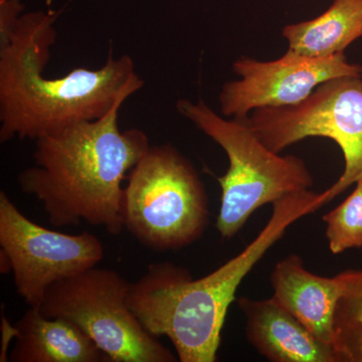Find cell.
<instances>
[{"label": "cell", "mask_w": 362, "mask_h": 362, "mask_svg": "<svg viewBox=\"0 0 362 362\" xmlns=\"http://www.w3.org/2000/svg\"><path fill=\"white\" fill-rule=\"evenodd\" d=\"M243 121L277 153L308 137H325L337 143L344 157V170L322 192L325 204L362 177L361 78H331L301 103L257 109Z\"/></svg>", "instance_id": "52a82bcc"}, {"label": "cell", "mask_w": 362, "mask_h": 362, "mask_svg": "<svg viewBox=\"0 0 362 362\" xmlns=\"http://www.w3.org/2000/svg\"><path fill=\"white\" fill-rule=\"evenodd\" d=\"M0 247L11 262L18 294L33 308H39L52 284L96 267L104 258L103 244L96 235L42 228L26 218L4 192H0Z\"/></svg>", "instance_id": "ba28073f"}, {"label": "cell", "mask_w": 362, "mask_h": 362, "mask_svg": "<svg viewBox=\"0 0 362 362\" xmlns=\"http://www.w3.org/2000/svg\"><path fill=\"white\" fill-rule=\"evenodd\" d=\"M2 351H1V358L4 354V361H7L8 359L6 356V349L7 346H8L9 341H11L13 338H16V326H11L9 323L7 322L6 317L2 318Z\"/></svg>", "instance_id": "e0dca14e"}, {"label": "cell", "mask_w": 362, "mask_h": 362, "mask_svg": "<svg viewBox=\"0 0 362 362\" xmlns=\"http://www.w3.org/2000/svg\"><path fill=\"white\" fill-rule=\"evenodd\" d=\"M120 100L106 116L35 140V164L18 176L21 192L42 202L54 226L124 230L122 181L150 147L142 130L121 131Z\"/></svg>", "instance_id": "7a4b0ae2"}, {"label": "cell", "mask_w": 362, "mask_h": 362, "mask_svg": "<svg viewBox=\"0 0 362 362\" xmlns=\"http://www.w3.org/2000/svg\"><path fill=\"white\" fill-rule=\"evenodd\" d=\"M341 295L333 322V349L339 362H362V269L338 274Z\"/></svg>", "instance_id": "5bb4252c"}, {"label": "cell", "mask_w": 362, "mask_h": 362, "mask_svg": "<svg viewBox=\"0 0 362 362\" xmlns=\"http://www.w3.org/2000/svg\"><path fill=\"white\" fill-rule=\"evenodd\" d=\"M273 207L256 239L206 277L194 280L185 268L162 262L130 284L131 310L150 334L170 340L181 362L216 361L226 313L240 283L290 226L320 209L319 194L303 190Z\"/></svg>", "instance_id": "3957f363"}, {"label": "cell", "mask_w": 362, "mask_h": 362, "mask_svg": "<svg viewBox=\"0 0 362 362\" xmlns=\"http://www.w3.org/2000/svg\"><path fill=\"white\" fill-rule=\"evenodd\" d=\"M233 71L240 80L226 83L218 100L223 117L240 120L257 109L301 103L331 78L362 76V66L349 63L344 52L314 58L291 49L271 62L240 57Z\"/></svg>", "instance_id": "9c48e42d"}, {"label": "cell", "mask_w": 362, "mask_h": 362, "mask_svg": "<svg viewBox=\"0 0 362 362\" xmlns=\"http://www.w3.org/2000/svg\"><path fill=\"white\" fill-rule=\"evenodd\" d=\"M352 194L323 216L331 252L341 254L362 247V177Z\"/></svg>", "instance_id": "9a60e30c"}, {"label": "cell", "mask_w": 362, "mask_h": 362, "mask_svg": "<svg viewBox=\"0 0 362 362\" xmlns=\"http://www.w3.org/2000/svg\"><path fill=\"white\" fill-rule=\"evenodd\" d=\"M9 361L104 362L108 357L71 321L45 316L30 307L16 325Z\"/></svg>", "instance_id": "7c38bea8"}, {"label": "cell", "mask_w": 362, "mask_h": 362, "mask_svg": "<svg viewBox=\"0 0 362 362\" xmlns=\"http://www.w3.org/2000/svg\"><path fill=\"white\" fill-rule=\"evenodd\" d=\"M273 299L297 318L309 332L333 349V322L341 283L315 275L297 255L279 262L271 275Z\"/></svg>", "instance_id": "8fae6325"}, {"label": "cell", "mask_w": 362, "mask_h": 362, "mask_svg": "<svg viewBox=\"0 0 362 362\" xmlns=\"http://www.w3.org/2000/svg\"><path fill=\"white\" fill-rule=\"evenodd\" d=\"M57 18L54 11L23 14L0 45L1 143L16 137L37 140L97 120L144 85L129 56L112 54L99 70L78 68L64 77H45Z\"/></svg>", "instance_id": "6da1fadb"}, {"label": "cell", "mask_w": 362, "mask_h": 362, "mask_svg": "<svg viewBox=\"0 0 362 362\" xmlns=\"http://www.w3.org/2000/svg\"><path fill=\"white\" fill-rule=\"evenodd\" d=\"M130 283L110 269L93 267L54 283L39 307L49 318L71 321L111 362H175L143 327L128 303Z\"/></svg>", "instance_id": "8992f818"}, {"label": "cell", "mask_w": 362, "mask_h": 362, "mask_svg": "<svg viewBox=\"0 0 362 362\" xmlns=\"http://www.w3.org/2000/svg\"><path fill=\"white\" fill-rule=\"evenodd\" d=\"M209 221L206 187L192 162L169 143L150 147L124 188V228L153 251H175L201 239Z\"/></svg>", "instance_id": "5b68a950"}, {"label": "cell", "mask_w": 362, "mask_h": 362, "mask_svg": "<svg viewBox=\"0 0 362 362\" xmlns=\"http://www.w3.org/2000/svg\"><path fill=\"white\" fill-rule=\"evenodd\" d=\"M23 9L21 0H0V45L6 44Z\"/></svg>", "instance_id": "2e32d148"}, {"label": "cell", "mask_w": 362, "mask_h": 362, "mask_svg": "<svg viewBox=\"0 0 362 362\" xmlns=\"http://www.w3.org/2000/svg\"><path fill=\"white\" fill-rule=\"evenodd\" d=\"M246 318L247 340L259 354L273 362H339L337 352L317 339L273 298H240Z\"/></svg>", "instance_id": "30bf717a"}, {"label": "cell", "mask_w": 362, "mask_h": 362, "mask_svg": "<svg viewBox=\"0 0 362 362\" xmlns=\"http://www.w3.org/2000/svg\"><path fill=\"white\" fill-rule=\"evenodd\" d=\"M282 35L289 49L304 56L320 58L344 52L362 37V0H334L313 20L286 25Z\"/></svg>", "instance_id": "4fadbf2b"}, {"label": "cell", "mask_w": 362, "mask_h": 362, "mask_svg": "<svg viewBox=\"0 0 362 362\" xmlns=\"http://www.w3.org/2000/svg\"><path fill=\"white\" fill-rule=\"evenodd\" d=\"M176 109L228 156V169L218 177L221 197L216 226L223 239H233L259 207L313 185L301 158L272 151L245 121L228 120L202 100L197 103L180 100Z\"/></svg>", "instance_id": "277c9868"}]
</instances>
